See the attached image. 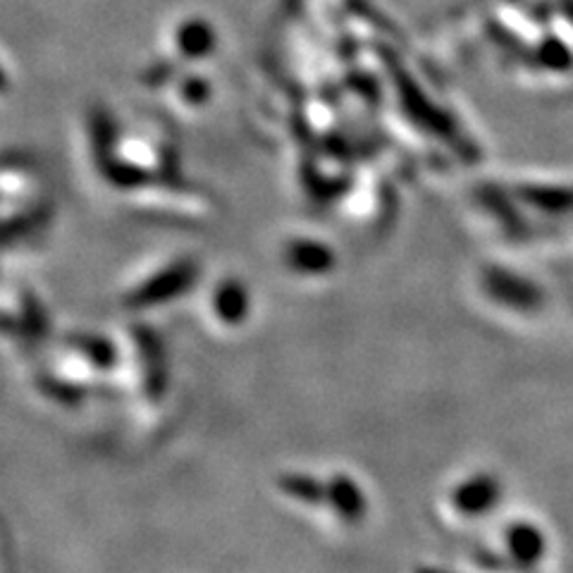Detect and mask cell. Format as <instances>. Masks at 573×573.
I'll list each match as a JSON object with an SVG mask.
<instances>
[{
    "instance_id": "obj_1",
    "label": "cell",
    "mask_w": 573,
    "mask_h": 573,
    "mask_svg": "<svg viewBox=\"0 0 573 573\" xmlns=\"http://www.w3.org/2000/svg\"><path fill=\"white\" fill-rule=\"evenodd\" d=\"M507 545L521 566H535L545 557L542 531L533 523H516V526L509 528Z\"/></svg>"
},
{
    "instance_id": "obj_2",
    "label": "cell",
    "mask_w": 573,
    "mask_h": 573,
    "mask_svg": "<svg viewBox=\"0 0 573 573\" xmlns=\"http://www.w3.org/2000/svg\"><path fill=\"white\" fill-rule=\"evenodd\" d=\"M521 196L547 216H571L573 214V186L531 184L523 186Z\"/></svg>"
},
{
    "instance_id": "obj_3",
    "label": "cell",
    "mask_w": 573,
    "mask_h": 573,
    "mask_svg": "<svg viewBox=\"0 0 573 573\" xmlns=\"http://www.w3.org/2000/svg\"><path fill=\"white\" fill-rule=\"evenodd\" d=\"M3 86H5V74L3 70H0V89H3Z\"/></svg>"
}]
</instances>
